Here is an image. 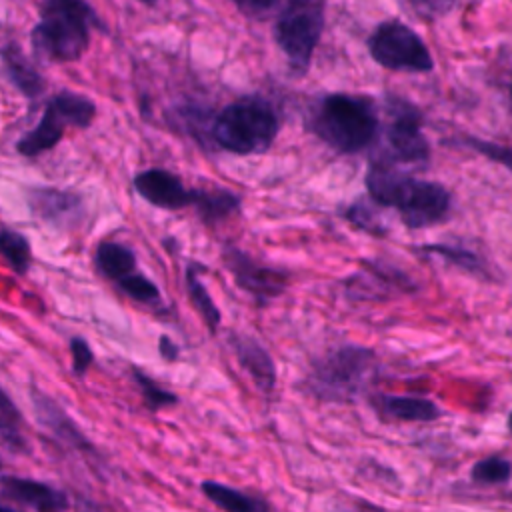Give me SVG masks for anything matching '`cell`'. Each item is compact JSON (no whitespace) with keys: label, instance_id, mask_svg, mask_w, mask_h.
<instances>
[{"label":"cell","instance_id":"1","mask_svg":"<svg viewBox=\"0 0 512 512\" xmlns=\"http://www.w3.org/2000/svg\"><path fill=\"white\" fill-rule=\"evenodd\" d=\"M366 188L376 204L396 208L404 226L412 230L444 222L452 208V196L442 184L404 174L386 160L370 164Z\"/></svg>","mask_w":512,"mask_h":512},{"label":"cell","instance_id":"2","mask_svg":"<svg viewBox=\"0 0 512 512\" xmlns=\"http://www.w3.org/2000/svg\"><path fill=\"white\" fill-rule=\"evenodd\" d=\"M374 350L358 344L338 346L310 364L304 388L320 402H356L378 374Z\"/></svg>","mask_w":512,"mask_h":512},{"label":"cell","instance_id":"3","mask_svg":"<svg viewBox=\"0 0 512 512\" xmlns=\"http://www.w3.org/2000/svg\"><path fill=\"white\" fill-rule=\"evenodd\" d=\"M96 24L98 16L84 0H42L32 46L46 60L74 62L86 52L90 28Z\"/></svg>","mask_w":512,"mask_h":512},{"label":"cell","instance_id":"4","mask_svg":"<svg viewBox=\"0 0 512 512\" xmlns=\"http://www.w3.org/2000/svg\"><path fill=\"white\" fill-rule=\"evenodd\" d=\"M310 126L334 150L356 154L374 142L378 116L362 96L328 94L314 108Z\"/></svg>","mask_w":512,"mask_h":512},{"label":"cell","instance_id":"5","mask_svg":"<svg viewBox=\"0 0 512 512\" xmlns=\"http://www.w3.org/2000/svg\"><path fill=\"white\" fill-rule=\"evenodd\" d=\"M278 134V116L260 96H246L224 106L214 118L210 138L218 148L250 156L266 152Z\"/></svg>","mask_w":512,"mask_h":512},{"label":"cell","instance_id":"6","mask_svg":"<svg viewBox=\"0 0 512 512\" xmlns=\"http://www.w3.org/2000/svg\"><path fill=\"white\" fill-rule=\"evenodd\" d=\"M324 28L322 0H290L280 12L274 38L284 52L294 74H304L310 66Z\"/></svg>","mask_w":512,"mask_h":512},{"label":"cell","instance_id":"7","mask_svg":"<svg viewBox=\"0 0 512 512\" xmlns=\"http://www.w3.org/2000/svg\"><path fill=\"white\" fill-rule=\"evenodd\" d=\"M96 114V106L92 100H88L82 94L76 92H58L50 98V102L44 108V114L36 128H32L28 134H24L16 148L24 156H38L50 148H54L66 126L86 128Z\"/></svg>","mask_w":512,"mask_h":512},{"label":"cell","instance_id":"8","mask_svg":"<svg viewBox=\"0 0 512 512\" xmlns=\"http://www.w3.org/2000/svg\"><path fill=\"white\" fill-rule=\"evenodd\" d=\"M368 52L376 64L398 72H430L434 68L422 38L402 22L380 24L368 38Z\"/></svg>","mask_w":512,"mask_h":512},{"label":"cell","instance_id":"9","mask_svg":"<svg viewBox=\"0 0 512 512\" xmlns=\"http://www.w3.org/2000/svg\"><path fill=\"white\" fill-rule=\"evenodd\" d=\"M222 260L238 288L248 292L260 306L272 302L288 288V272L254 260L238 246H224Z\"/></svg>","mask_w":512,"mask_h":512},{"label":"cell","instance_id":"10","mask_svg":"<svg viewBox=\"0 0 512 512\" xmlns=\"http://www.w3.org/2000/svg\"><path fill=\"white\" fill-rule=\"evenodd\" d=\"M344 288L354 300H384L400 294H414L418 290L416 280L410 274L380 260L364 262L358 272L346 278Z\"/></svg>","mask_w":512,"mask_h":512},{"label":"cell","instance_id":"11","mask_svg":"<svg viewBox=\"0 0 512 512\" xmlns=\"http://www.w3.org/2000/svg\"><path fill=\"white\" fill-rule=\"evenodd\" d=\"M388 146L392 156L408 164H426L430 158V146L422 132V114L416 106L404 100L390 102Z\"/></svg>","mask_w":512,"mask_h":512},{"label":"cell","instance_id":"12","mask_svg":"<svg viewBox=\"0 0 512 512\" xmlns=\"http://www.w3.org/2000/svg\"><path fill=\"white\" fill-rule=\"evenodd\" d=\"M134 188L148 204L162 210H182L192 206L196 192L188 190L176 174L164 168H148L136 174Z\"/></svg>","mask_w":512,"mask_h":512},{"label":"cell","instance_id":"13","mask_svg":"<svg viewBox=\"0 0 512 512\" xmlns=\"http://www.w3.org/2000/svg\"><path fill=\"white\" fill-rule=\"evenodd\" d=\"M30 400H32L36 418L54 438H58L62 444L82 454H96L90 440L84 436V432L76 426V422L64 412V408L56 400H52L48 394L36 388H32Z\"/></svg>","mask_w":512,"mask_h":512},{"label":"cell","instance_id":"14","mask_svg":"<svg viewBox=\"0 0 512 512\" xmlns=\"http://www.w3.org/2000/svg\"><path fill=\"white\" fill-rule=\"evenodd\" d=\"M228 344L230 350L234 352L238 364L250 374L254 380L256 388L262 394H272L276 388V364L268 350L254 340L252 336L240 334V332H230L228 334Z\"/></svg>","mask_w":512,"mask_h":512},{"label":"cell","instance_id":"15","mask_svg":"<svg viewBox=\"0 0 512 512\" xmlns=\"http://www.w3.org/2000/svg\"><path fill=\"white\" fill-rule=\"evenodd\" d=\"M4 494L12 500L32 508L34 512H66L70 508L68 494L60 488H54L46 482L20 478V476H4L2 478Z\"/></svg>","mask_w":512,"mask_h":512},{"label":"cell","instance_id":"16","mask_svg":"<svg viewBox=\"0 0 512 512\" xmlns=\"http://www.w3.org/2000/svg\"><path fill=\"white\" fill-rule=\"evenodd\" d=\"M370 404L388 422H432L442 416L440 406L424 396L374 394Z\"/></svg>","mask_w":512,"mask_h":512},{"label":"cell","instance_id":"17","mask_svg":"<svg viewBox=\"0 0 512 512\" xmlns=\"http://www.w3.org/2000/svg\"><path fill=\"white\" fill-rule=\"evenodd\" d=\"M30 206L34 214L54 226L68 228L80 222L84 214L82 198L56 188H36L30 192Z\"/></svg>","mask_w":512,"mask_h":512},{"label":"cell","instance_id":"18","mask_svg":"<svg viewBox=\"0 0 512 512\" xmlns=\"http://www.w3.org/2000/svg\"><path fill=\"white\" fill-rule=\"evenodd\" d=\"M200 488H202V494L224 512H270L268 504L262 498L236 490L228 484L204 480Z\"/></svg>","mask_w":512,"mask_h":512},{"label":"cell","instance_id":"19","mask_svg":"<svg viewBox=\"0 0 512 512\" xmlns=\"http://www.w3.org/2000/svg\"><path fill=\"white\" fill-rule=\"evenodd\" d=\"M94 262H96V268L100 270V274L112 282H116L136 270V254L132 252V248H128L120 242H110V240L98 244Z\"/></svg>","mask_w":512,"mask_h":512},{"label":"cell","instance_id":"20","mask_svg":"<svg viewBox=\"0 0 512 512\" xmlns=\"http://www.w3.org/2000/svg\"><path fill=\"white\" fill-rule=\"evenodd\" d=\"M192 206L196 208L198 216L206 224H216L240 208V196L230 190H220V188L196 190Z\"/></svg>","mask_w":512,"mask_h":512},{"label":"cell","instance_id":"21","mask_svg":"<svg viewBox=\"0 0 512 512\" xmlns=\"http://www.w3.org/2000/svg\"><path fill=\"white\" fill-rule=\"evenodd\" d=\"M206 268L198 262H190L186 266V290H188V296H190V302L192 306L198 310L200 318L204 320V324L210 328V332H216L220 328V310L218 306L214 304L210 292L206 290V286L202 284L200 280V272H204Z\"/></svg>","mask_w":512,"mask_h":512},{"label":"cell","instance_id":"22","mask_svg":"<svg viewBox=\"0 0 512 512\" xmlns=\"http://www.w3.org/2000/svg\"><path fill=\"white\" fill-rule=\"evenodd\" d=\"M420 252L424 254H434L442 260H446L448 264L468 272V274H474V276H488V266H486V260L476 254L474 250L470 248H464V246H452V244H424V246H418Z\"/></svg>","mask_w":512,"mask_h":512},{"label":"cell","instance_id":"23","mask_svg":"<svg viewBox=\"0 0 512 512\" xmlns=\"http://www.w3.org/2000/svg\"><path fill=\"white\" fill-rule=\"evenodd\" d=\"M6 60V72L10 76V82L28 98L38 96L44 90L42 76L26 62V58L16 50V46H10L4 50Z\"/></svg>","mask_w":512,"mask_h":512},{"label":"cell","instance_id":"24","mask_svg":"<svg viewBox=\"0 0 512 512\" xmlns=\"http://www.w3.org/2000/svg\"><path fill=\"white\" fill-rule=\"evenodd\" d=\"M0 256L12 266L14 272L24 274L30 266V244L26 240V236H22L20 232L12 230V228H4L0 226Z\"/></svg>","mask_w":512,"mask_h":512},{"label":"cell","instance_id":"25","mask_svg":"<svg viewBox=\"0 0 512 512\" xmlns=\"http://www.w3.org/2000/svg\"><path fill=\"white\" fill-rule=\"evenodd\" d=\"M510 472H512V464L508 458L486 456L472 466L470 476L476 484L496 486V484H506L510 480Z\"/></svg>","mask_w":512,"mask_h":512},{"label":"cell","instance_id":"26","mask_svg":"<svg viewBox=\"0 0 512 512\" xmlns=\"http://www.w3.org/2000/svg\"><path fill=\"white\" fill-rule=\"evenodd\" d=\"M132 378L148 406V410H162L166 406H172L178 402V396L172 394L170 390H166L164 386H160L156 380H152L148 374L140 372V370H132Z\"/></svg>","mask_w":512,"mask_h":512},{"label":"cell","instance_id":"27","mask_svg":"<svg viewBox=\"0 0 512 512\" xmlns=\"http://www.w3.org/2000/svg\"><path fill=\"white\" fill-rule=\"evenodd\" d=\"M118 286V290H122L126 296H130L136 302L142 304H154L160 300V290L158 286L144 274H140L138 270L126 274L124 278L114 282Z\"/></svg>","mask_w":512,"mask_h":512},{"label":"cell","instance_id":"28","mask_svg":"<svg viewBox=\"0 0 512 512\" xmlns=\"http://www.w3.org/2000/svg\"><path fill=\"white\" fill-rule=\"evenodd\" d=\"M346 218L360 230H366L370 234L376 236H384L386 234V226L380 220L378 212L368 204V202H356L346 210Z\"/></svg>","mask_w":512,"mask_h":512},{"label":"cell","instance_id":"29","mask_svg":"<svg viewBox=\"0 0 512 512\" xmlns=\"http://www.w3.org/2000/svg\"><path fill=\"white\" fill-rule=\"evenodd\" d=\"M70 354H72V370L76 376H84L86 370L92 366V360H94V354H92V348L90 344L76 336L70 340Z\"/></svg>","mask_w":512,"mask_h":512},{"label":"cell","instance_id":"30","mask_svg":"<svg viewBox=\"0 0 512 512\" xmlns=\"http://www.w3.org/2000/svg\"><path fill=\"white\" fill-rule=\"evenodd\" d=\"M462 142L468 148L488 156L490 160L502 162L506 168H510V150L506 146H500V144H494V142H486V140H478V138H462Z\"/></svg>","mask_w":512,"mask_h":512},{"label":"cell","instance_id":"31","mask_svg":"<svg viewBox=\"0 0 512 512\" xmlns=\"http://www.w3.org/2000/svg\"><path fill=\"white\" fill-rule=\"evenodd\" d=\"M408 4L422 18H440L454 8L456 0H408Z\"/></svg>","mask_w":512,"mask_h":512},{"label":"cell","instance_id":"32","mask_svg":"<svg viewBox=\"0 0 512 512\" xmlns=\"http://www.w3.org/2000/svg\"><path fill=\"white\" fill-rule=\"evenodd\" d=\"M0 444L10 448V450H14V452L26 450V442H24L22 434L12 424V420H8L4 416H0Z\"/></svg>","mask_w":512,"mask_h":512},{"label":"cell","instance_id":"33","mask_svg":"<svg viewBox=\"0 0 512 512\" xmlns=\"http://www.w3.org/2000/svg\"><path fill=\"white\" fill-rule=\"evenodd\" d=\"M236 2V6L244 12V14H248V16H264L278 0H234Z\"/></svg>","mask_w":512,"mask_h":512},{"label":"cell","instance_id":"34","mask_svg":"<svg viewBox=\"0 0 512 512\" xmlns=\"http://www.w3.org/2000/svg\"><path fill=\"white\" fill-rule=\"evenodd\" d=\"M0 416L12 420V422H18L22 418L20 410L16 408V404L12 402V398L0 388Z\"/></svg>","mask_w":512,"mask_h":512},{"label":"cell","instance_id":"35","mask_svg":"<svg viewBox=\"0 0 512 512\" xmlns=\"http://www.w3.org/2000/svg\"><path fill=\"white\" fill-rule=\"evenodd\" d=\"M158 350H160V356H162L164 360H168V362H174V360L178 358V354H180L178 346H176L174 340L168 338V336H160V340H158Z\"/></svg>","mask_w":512,"mask_h":512},{"label":"cell","instance_id":"36","mask_svg":"<svg viewBox=\"0 0 512 512\" xmlns=\"http://www.w3.org/2000/svg\"><path fill=\"white\" fill-rule=\"evenodd\" d=\"M84 512H104V510H100L98 506H94V504H88V502H84Z\"/></svg>","mask_w":512,"mask_h":512},{"label":"cell","instance_id":"37","mask_svg":"<svg viewBox=\"0 0 512 512\" xmlns=\"http://www.w3.org/2000/svg\"><path fill=\"white\" fill-rule=\"evenodd\" d=\"M0 512H16V510H12V508H8V506H0Z\"/></svg>","mask_w":512,"mask_h":512},{"label":"cell","instance_id":"38","mask_svg":"<svg viewBox=\"0 0 512 512\" xmlns=\"http://www.w3.org/2000/svg\"><path fill=\"white\" fill-rule=\"evenodd\" d=\"M140 2H144V4H154L156 0H140Z\"/></svg>","mask_w":512,"mask_h":512}]
</instances>
